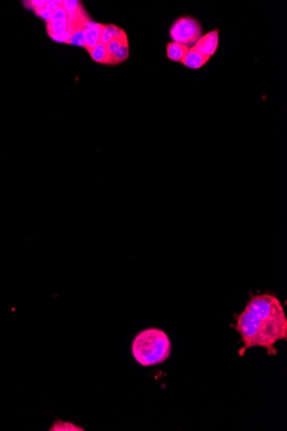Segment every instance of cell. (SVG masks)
Masks as SVG:
<instances>
[{"mask_svg":"<svg viewBox=\"0 0 287 431\" xmlns=\"http://www.w3.org/2000/svg\"><path fill=\"white\" fill-rule=\"evenodd\" d=\"M234 328L241 336L243 356L253 347L265 348L269 356H276L275 344L287 338V320L280 300L271 294L254 296L238 315Z\"/></svg>","mask_w":287,"mask_h":431,"instance_id":"1","label":"cell"},{"mask_svg":"<svg viewBox=\"0 0 287 431\" xmlns=\"http://www.w3.org/2000/svg\"><path fill=\"white\" fill-rule=\"evenodd\" d=\"M172 350L170 339L164 330L149 328L139 332L132 344L133 358L144 366L163 364L170 358Z\"/></svg>","mask_w":287,"mask_h":431,"instance_id":"2","label":"cell"},{"mask_svg":"<svg viewBox=\"0 0 287 431\" xmlns=\"http://www.w3.org/2000/svg\"><path fill=\"white\" fill-rule=\"evenodd\" d=\"M170 36L174 42L186 46L193 45L201 37V25L191 18H181L174 22L170 28Z\"/></svg>","mask_w":287,"mask_h":431,"instance_id":"3","label":"cell"},{"mask_svg":"<svg viewBox=\"0 0 287 431\" xmlns=\"http://www.w3.org/2000/svg\"><path fill=\"white\" fill-rule=\"evenodd\" d=\"M102 28H103V25L94 22L91 20L84 25L83 28L84 48L88 52H90L96 45L100 44Z\"/></svg>","mask_w":287,"mask_h":431,"instance_id":"4","label":"cell"},{"mask_svg":"<svg viewBox=\"0 0 287 431\" xmlns=\"http://www.w3.org/2000/svg\"><path fill=\"white\" fill-rule=\"evenodd\" d=\"M218 45H219V32L212 31L210 33L205 34L204 36H201L194 46L205 56L211 57L214 54V52H216Z\"/></svg>","mask_w":287,"mask_h":431,"instance_id":"5","label":"cell"},{"mask_svg":"<svg viewBox=\"0 0 287 431\" xmlns=\"http://www.w3.org/2000/svg\"><path fill=\"white\" fill-rule=\"evenodd\" d=\"M209 58L210 57L205 56L202 52H200L196 48L193 46L191 48H189L182 62L183 63V65L186 66L187 68L198 69V68L203 66L208 62Z\"/></svg>","mask_w":287,"mask_h":431,"instance_id":"6","label":"cell"},{"mask_svg":"<svg viewBox=\"0 0 287 431\" xmlns=\"http://www.w3.org/2000/svg\"><path fill=\"white\" fill-rule=\"evenodd\" d=\"M189 50V46L186 45L171 42L167 46V56L171 60L182 62Z\"/></svg>","mask_w":287,"mask_h":431,"instance_id":"7","label":"cell"},{"mask_svg":"<svg viewBox=\"0 0 287 431\" xmlns=\"http://www.w3.org/2000/svg\"><path fill=\"white\" fill-rule=\"evenodd\" d=\"M124 34H126L125 31L121 28H118L117 26H115V25H103L101 38H100V44H108L110 40L121 36Z\"/></svg>","mask_w":287,"mask_h":431,"instance_id":"8","label":"cell"},{"mask_svg":"<svg viewBox=\"0 0 287 431\" xmlns=\"http://www.w3.org/2000/svg\"><path fill=\"white\" fill-rule=\"evenodd\" d=\"M89 54L95 62L110 65V56L107 50L106 44H99Z\"/></svg>","mask_w":287,"mask_h":431,"instance_id":"9","label":"cell"},{"mask_svg":"<svg viewBox=\"0 0 287 431\" xmlns=\"http://www.w3.org/2000/svg\"><path fill=\"white\" fill-rule=\"evenodd\" d=\"M125 44H128V40H127V36L126 34H124L123 36L118 37V38H115L114 40H110L108 44H106L107 50H108V54L110 56V65H111L112 56L117 52V50Z\"/></svg>","mask_w":287,"mask_h":431,"instance_id":"10","label":"cell"},{"mask_svg":"<svg viewBox=\"0 0 287 431\" xmlns=\"http://www.w3.org/2000/svg\"><path fill=\"white\" fill-rule=\"evenodd\" d=\"M68 22H47L46 30L48 34H59L68 30Z\"/></svg>","mask_w":287,"mask_h":431,"instance_id":"11","label":"cell"},{"mask_svg":"<svg viewBox=\"0 0 287 431\" xmlns=\"http://www.w3.org/2000/svg\"><path fill=\"white\" fill-rule=\"evenodd\" d=\"M128 56H129L128 44H125L117 50V52L112 56L111 65H116V64H119V63L126 60Z\"/></svg>","mask_w":287,"mask_h":431,"instance_id":"12","label":"cell"},{"mask_svg":"<svg viewBox=\"0 0 287 431\" xmlns=\"http://www.w3.org/2000/svg\"><path fill=\"white\" fill-rule=\"evenodd\" d=\"M61 6L65 9V12L67 13L77 12L79 10L83 8L82 4L79 1H76V0L62 1Z\"/></svg>","mask_w":287,"mask_h":431,"instance_id":"13","label":"cell"},{"mask_svg":"<svg viewBox=\"0 0 287 431\" xmlns=\"http://www.w3.org/2000/svg\"><path fill=\"white\" fill-rule=\"evenodd\" d=\"M68 44L76 45V46H83L84 48V37H83V30H77L71 36V38L69 40Z\"/></svg>","mask_w":287,"mask_h":431,"instance_id":"14","label":"cell"},{"mask_svg":"<svg viewBox=\"0 0 287 431\" xmlns=\"http://www.w3.org/2000/svg\"><path fill=\"white\" fill-rule=\"evenodd\" d=\"M74 32L73 31L70 30H67L64 32V33H62V34H48L53 40H55V42H61V44H68L69 40L71 38V36L73 34Z\"/></svg>","mask_w":287,"mask_h":431,"instance_id":"15","label":"cell"},{"mask_svg":"<svg viewBox=\"0 0 287 431\" xmlns=\"http://www.w3.org/2000/svg\"><path fill=\"white\" fill-rule=\"evenodd\" d=\"M67 21V12L62 6H59L55 12H53V18L50 22H66Z\"/></svg>","mask_w":287,"mask_h":431,"instance_id":"16","label":"cell"},{"mask_svg":"<svg viewBox=\"0 0 287 431\" xmlns=\"http://www.w3.org/2000/svg\"><path fill=\"white\" fill-rule=\"evenodd\" d=\"M34 13L40 16L44 20H46V22H49L50 20L53 18V12H51L49 10L46 8H41V9H34Z\"/></svg>","mask_w":287,"mask_h":431,"instance_id":"17","label":"cell"},{"mask_svg":"<svg viewBox=\"0 0 287 431\" xmlns=\"http://www.w3.org/2000/svg\"><path fill=\"white\" fill-rule=\"evenodd\" d=\"M46 2V1H41V0L40 1L39 0H33V1L24 2V4L27 6V8H29V9H41V8H45Z\"/></svg>","mask_w":287,"mask_h":431,"instance_id":"18","label":"cell"},{"mask_svg":"<svg viewBox=\"0 0 287 431\" xmlns=\"http://www.w3.org/2000/svg\"><path fill=\"white\" fill-rule=\"evenodd\" d=\"M62 1H53V0H49V1H46V4H45V8L47 10H49L51 12H55L56 10L58 9L59 6H61Z\"/></svg>","mask_w":287,"mask_h":431,"instance_id":"19","label":"cell"}]
</instances>
